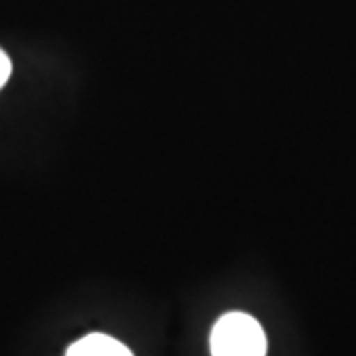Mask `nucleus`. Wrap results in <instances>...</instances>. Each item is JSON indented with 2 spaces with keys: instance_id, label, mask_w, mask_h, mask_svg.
Segmentation results:
<instances>
[{
  "instance_id": "f257e3e1",
  "label": "nucleus",
  "mask_w": 356,
  "mask_h": 356,
  "mask_svg": "<svg viewBox=\"0 0 356 356\" xmlns=\"http://www.w3.org/2000/svg\"><path fill=\"white\" fill-rule=\"evenodd\" d=\"M210 348L212 356H266V332L252 315L226 313L212 329Z\"/></svg>"
},
{
  "instance_id": "f03ea898",
  "label": "nucleus",
  "mask_w": 356,
  "mask_h": 356,
  "mask_svg": "<svg viewBox=\"0 0 356 356\" xmlns=\"http://www.w3.org/2000/svg\"><path fill=\"white\" fill-rule=\"evenodd\" d=\"M65 356H133V353L113 337L93 332L72 344Z\"/></svg>"
},
{
  "instance_id": "7ed1b4c3",
  "label": "nucleus",
  "mask_w": 356,
  "mask_h": 356,
  "mask_svg": "<svg viewBox=\"0 0 356 356\" xmlns=\"http://www.w3.org/2000/svg\"><path fill=\"white\" fill-rule=\"evenodd\" d=\"M10 74H13V62H10L6 51L0 50V89L4 88V83L8 81Z\"/></svg>"
}]
</instances>
